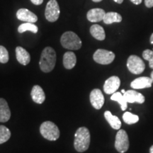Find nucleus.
Returning <instances> with one entry per match:
<instances>
[{
  "label": "nucleus",
  "mask_w": 153,
  "mask_h": 153,
  "mask_svg": "<svg viewBox=\"0 0 153 153\" xmlns=\"http://www.w3.org/2000/svg\"><path fill=\"white\" fill-rule=\"evenodd\" d=\"M93 59L96 62L101 65L111 64L115 59V54L111 51L98 49L94 53Z\"/></svg>",
  "instance_id": "obj_7"
},
{
  "label": "nucleus",
  "mask_w": 153,
  "mask_h": 153,
  "mask_svg": "<svg viewBox=\"0 0 153 153\" xmlns=\"http://www.w3.org/2000/svg\"><path fill=\"white\" fill-rule=\"evenodd\" d=\"M30 1L35 5H41L43 3V0H30Z\"/></svg>",
  "instance_id": "obj_29"
},
{
  "label": "nucleus",
  "mask_w": 153,
  "mask_h": 153,
  "mask_svg": "<svg viewBox=\"0 0 153 153\" xmlns=\"http://www.w3.org/2000/svg\"><path fill=\"white\" fill-rule=\"evenodd\" d=\"M60 10L56 0H49L45 10V19L49 22H55L60 16Z\"/></svg>",
  "instance_id": "obj_5"
},
{
  "label": "nucleus",
  "mask_w": 153,
  "mask_h": 153,
  "mask_svg": "<svg viewBox=\"0 0 153 153\" xmlns=\"http://www.w3.org/2000/svg\"><path fill=\"white\" fill-rule=\"evenodd\" d=\"M150 42L151 44H152V45H153V33H152V35H151V36H150Z\"/></svg>",
  "instance_id": "obj_32"
},
{
  "label": "nucleus",
  "mask_w": 153,
  "mask_h": 153,
  "mask_svg": "<svg viewBox=\"0 0 153 153\" xmlns=\"http://www.w3.org/2000/svg\"><path fill=\"white\" fill-rule=\"evenodd\" d=\"M123 97L128 103H138L143 104L145 102V98L141 93L134 90H128L123 94Z\"/></svg>",
  "instance_id": "obj_12"
},
{
  "label": "nucleus",
  "mask_w": 153,
  "mask_h": 153,
  "mask_svg": "<svg viewBox=\"0 0 153 153\" xmlns=\"http://www.w3.org/2000/svg\"><path fill=\"white\" fill-rule=\"evenodd\" d=\"M152 80L151 77L148 76H141L134 79L131 83V87L133 89H140L145 88H150L152 87Z\"/></svg>",
  "instance_id": "obj_13"
},
{
  "label": "nucleus",
  "mask_w": 153,
  "mask_h": 153,
  "mask_svg": "<svg viewBox=\"0 0 153 153\" xmlns=\"http://www.w3.org/2000/svg\"><path fill=\"white\" fill-rule=\"evenodd\" d=\"M16 17L19 20L28 23H36L38 21V17L34 13L27 9H20L17 11Z\"/></svg>",
  "instance_id": "obj_11"
},
{
  "label": "nucleus",
  "mask_w": 153,
  "mask_h": 153,
  "mask_svg": "<svg viewBox=\"0 0 153 153\" xmlns=\"http://www.w3.org/2000/svg\"><path fill=\"white\" fill-rule=\"evenodd\" d=\"M90 144V133L86 127H80L74 135V147L79 152H84L88 150Z\"/></svg>",
  "instance_id": "obj_2"
},
{
  "label": "nucleus",
  "mask_w": 153,
  "mask_h": 153,
  "mask_svg": "<svg viewBox=\"0 0 153 153\" xmlns=\"http://www.w3.org/2000/svg\"><path fill=\"white\" fill-rule=\"evenodd\" d=\"M145 4L148 8L153 7V0H145Z\"/></svg>",
  "instance_id": "obj_28"
},
{
  "label": "nucleus",
  "mask_w": 153,
  "mask_h": 153,
  "mask_svg": "<svg viewBox=\"0 0 153 153\" xmlns=\"http://www.w3.org/2000/svg\"><path fill=\"white\" fill-rule=\"evenodd\" d=\"M40 133L44 138L50 141L57 140L60 137V130L53 122L45 121L40 126Z\"/></svg>",
  "instance_id": "obj_4"
},
{
  "label": "nucleus",
  "mask_w": 153,
  "mask_h": 153,
  "mask_svg": "<svg viewBox=\"0 0 153 153\" xmlns=\"http://www.w3.org/2000/svg\"><path fill=\"white\" fill-rule=\"evenodd\" d=\"M123 119L126 123L132 125V124L136 123L138 122L139 117L137 115L131 114V112H126L123 115Z\"/></svg>",
  "instance_id": "obj_25"
},
{
  "label": "nucleus",
  "mask_w": 153,
  "mask_h": 153,
  "mask_svg": "<svg viewBox=\"0 0 153 153\" xmlns=\"http://www.w3.org/2000/svg\"><path fill=\"white\" fill-rule=\"evenodd\" d=\"M106 12L104 9L99 8L91 9L87 12V18L90 22H99L104 19Z\"/></svg>",
  "instance_id": "obj_14"
},
{
  "label": "nucleus",
  "mask_w": 153,
  "mask_h": 153,
  "mask_svg": "<svg viewBox=\"0 0 153 153\" xmlns=\"http://www.w3.org/2000/svg\"><path fill=\"white\" fill-rule=\"evenodd\" d=\"M90 33L95 39L98 41H104L106 38L104 29L98 24H94L90 28Z\"/></svg>",
  "instance_id": "obj_19"
},
{
  "label": "nucleus",
  "mask_w": 153,
  "mask_h": 153,
  "mask_svg": "<svg viewBox=\"0 0 153 153\" xmlns=\"http://www.w3.org/2000/svg\"><path fill=\"white\" fill-rule=\"evenodd\" d=\"M115 148L120 153H124L129 148V140L128 134L124 130H119L116 134Z\"/></svg>",
  "instance_id": "obj_8"
},
{
  "label": "nucleus",
  "mask_w": 153,
  "mask_h": 153,
  "mask_svg": "<svg viewBox=\"0 0 153 153\" xmlns=\"http://www.w3.org/2000/svg\"><path fill=\"white\" fill-rule=\"evenodd\" d=\"M94 2H100L102 0H92Z\"/></svg>",
  "instance_id": "obj_34"
},
{
  "label": "nucleus",
  "mask_w": 153,
  "mask_h": 153,
  "mask_svg": "<svg viewBox=\"0 0 153 153\" xmlns=\"http://www.w3.org/2000/svg\"><path fill=\"white\" fill-rule=\"evenodd\" d=\"M16 56L18 62L23 65H27L30 61L29 53L24 48L18 46L16 48Z\"/></svg>",
  "instance_id": "obj_17"
},
{
  "label": "nucleus",
  "mask_w": 153,
  "mask_h": 153,
  "mask_svg": "<svg viewBox=\"0 0 153 153\" xmlns=\"http://www.w3.org/2000/svg\"><path fill=\"white\" fill-rule=\"evenodd\" d=\"M11 118V111L7 101L4 99L0 98V122L5 123Z\"/></svg>",
  "instance_id": "obj_15"
},
{
  "label": "nucleus",
  "mask_w": 153,
  "mask_h": 153,
  "mask_svg": "<svg viewBox=\"0 0 153 153\" xmlns=\"http://www.w3.org/2000/svg\"><path fill=\"white\" fill-rule=\"evenodd\" d=\"M130 1H131L132 3H133L134 4L138 5V4H141L143 0H130Z\"/></svg>",
  "instance_id": "obj_30"
},
{
  "label": "nucleus",
  "mask_w": 153,
  "mask_h": 153,
  "mask_svg": "<svg viewBox=\"0 0 153 153\" xmlns=\"http://www.w3.org/2000/svg\"><path fill=\"white\" fill-rule=\"evenodd\" d=\"M60 43L63 48L72 51L80 49L82 45L79 36L72 31H67L63 33L61 36Z\"/></svg>",
  "instance_id": "obj_3"
},
{
  "label": "nucleus",
  "mask_w": 153,
  "mask_h": 153,
  "mask_svg": "<svg viewBox=\"0 0 153 153\" xmlns=\"http://www.w3.org/2000/svg\"><path fill=\"white\" fill-rule=\"evenodd\" d=\"M120 85V80L117 76H112L106 80L104 85V91L107 94H113L116 92Z\"/></svg>",
  "instance_id": "obj_9"
},
{
  "label": "nucleus",
  "mask_w": 153,
  "mask_h": 153,
  "mask_svg": "<svg viewBox=\"0 0 153 153\" xmlns=\"http://www.w3.org/2000/svg\"><path fill=\"white\" fill-rule=\"evenodd\" d=\"M38 30V26H36L33 23H24V24H21L18 28V31L20 33H23L26 31H31L33 33H37Z\"/></svg>",
  "instance_id": "obj_22"
},
{
  "label": "nucleus",
  "mask_w": 153,
  "mask_h": 153,
  "mask_svg": "<svg viewBox=\"0 0 153 153\" xmlns=\"http://www.w3.org/2000/svg\"><path fill=\"white\" fill-rule=\"evenodd\" d=\"M56 63V53L51 47H46L42 51L39 65L43 72H51L54 69Z\"/></svg>",
  "instance_id": "obj_1"
},
{
  "label": "nucleus",
  "mask_w": 153,
  "mask_h": 153,
  "mask_svg": "<svg viewBox=\"0 0 153 153\" xmlns=\"http://www.w3.org/2000/svg\"><path fill=\"white\" fill-rule=\"evenodd\" d=\"M90 102L94 108L99 110L104 104V97L100 89H94L90 93Z\"/></svg>",
  "instance_id": "obj_10"
},
{
  "label": "nucleus",
  "mask_w": 153,
  "mask_h": 153,
  "mask_svg": "<svg viewBox=\"0 0 153 153\" xmlns=\"http://www.w3.org/2000/svg\"><path fill=\"white\" fill-rule=\"evenodd\" d=\"M127 68L131 73L140 74L144 71L145 65L140 57L133 55L128 58Z\"/></svg>",
  "instance_id": "obj_6"
},
{
  "label": "nucleus",
  "mask_w": 153,
  "mask_h": 153,
  "mask_svg": "<svg viewBox=\"0 0 153 153\" xmlns=\"http://www.w3.org/2000/svg\"><path fill=\"white\" fill-rule=\"evenodd\" d=\"M104 23L106 24H111L113 23H120L122 21V16L117 12L106 13L104 17Z\"/></svg>",
  "instance_id": "obj_21"
},
{
  "label": "nucleus",
  "mask_w": 153,
  "mask_h": 153,
  "mask_svg": "<svg viewBox=\"0 0 153 153\" xmlns=\"http://www.w3.org/2000/svg\"><path fill=\"white\" fill-rule=\"evenodd\" d=\"M114 1H115V2H116L118 4H122L123 3V0H114Z\"/></svg>",
  "instance_id": "obj_31"
},
{
  "label": "nucleus",
  "mask_w": 153,
  "mask_h": 153,
  "mask_svg": "<svg viewBox=\"0 0 153 153\" xmlns=\"http://www.w3.org/2000/svg\"><path fill=\"white\" fill-rule=\"evenodd\" d=\"M76 57L75 54L72 51H68L63 55V65L67 70H71L75 66Z\"/></svg>",
  "instance_id": "obj_18"
},
{
  "label": "nucleus",
  "mask_w": 153,
  "mask_h": 153,
  "mask_svg": "<svg viewBox=\"0 0 153 153\" xmlns=\"http://www.w3.org/2000/svg\"><path fill=\"white\" fill-rule=\"evenodd\" d=\"M104 117L106 120L111 126V128L115 130H119L121 127V122L117 116H114L109 111H106L104 113Z\"/></svg>",
  "instance_id": "obj_20"
},
{
  "label": "nucleus",
  "mask_w": 153,
  "mask_h": 153,
  "mask_svg": "<svg viewBox=\"0 0 153 153\" xmlns=\"http://www.w3.org/2000/svg\"><path fill=\"white\" fill-rule=\"evenodd\" d=\"M143 57L145 60L149 61V66L153 69V51L147 49L143 51Z\"/></svg>",
  "instance_id": "obj_26"
},
{
  "label": "nucleus",
  "mask_w": 153,
  "mask_h": 153,
  "mask_svg": "<svg viewBox=\"0 0 153 153\" xmlns=\"http://www.w3.org/2000/svg\"><path fill=\"white\" fill-rule=\"evenodd\" d=\"M150 153H153V145L150 147Z\"/></svg>",
  "instance_id": "obj_33"
},
{
  "label": "nucleus",
  "mask_w": 153,
  "mask_h": 153,
  "mask_svg": "<svg viewBox=\"0 0 153 153\" xmlns=\"http://www.w3.org/2000/svg\"><path fill=\"white\" fill-rule=\"evenodd\" d=\"M30 96L34 102L41 104L45 100V94L43 89L39 85H35L32 89Z\"/></svg>",
  "instance_id": "obj_16"
},
{
  "label": "nucleus",
  "mask_w": 153,
  "mask_h": 153,
  "mask_svg": "<svg viewBox=\"0 0 153 153\" xmlns=\"http://www.w3.org/2000/svg\"><path fill=\"white\" fill-rule=\"evenodd\" d=\"M151 79H152V82H153V71L151 72Z\"/></svg>",
  "instance_id": "obj_35"
},
{
  "label": "nucleus",
  "mask_w": 153,
  "mask_h": 153,
  "mask_svg": "<svg viewBox=\"0 0 153 153\" xmlns=\"http://www.w3.org/2000/svg\"><path fill=\"white\" fill-rule=\"evenodd\" d=\"M9 53L5 47L0 45V62L5 64L9 61Z\"/></svg>",
  "instance_id": "obj_27"
},
{
  "label": "nucleus",
  "mask_w": 153,
  "mask_h": 153,
  "mask_svg": "<svg viewBox=\"0 0 153 153\" xmlns=\"http://www.w3.org/2000/svg\"><path fill=\"white\" fill-rule=\"evenodd\" d=\"M120 92H121V93H122V94H123L126 92V91H125V90H124V89H122V90H121V91H120Z\"/></svg>",
  "instance_id": "obj_36"
},
{
  "label": "nucleus",
  "mask_w": 153,
  "mask_h": 153,
  "mask_svg": "<svg viewBox=\"0 0 153 153\" xmlns=\"http://www.w3.org/2000/svg\"><path fill=\"white\" fill-rule=\"evenodd\" d=\"M111 99L113 101H117L118 104L120 105V108H121L122 111H125L127 108L128 106V102L124 98L123 94L121 92H115L112 94Z\"/></svg>",
  "instance_id": "obj_23"
},
{
  "label": "nucleus",
  "mask_w": 153,
  "mask_h": 153,
  "mask_svg": "<svg viewBox=\"0 0 153 153\" xmlns=\"http://www.w3.org/2000/svg\"><path fill=\"white\" fill-rule=\"evenodd\" d=\"M11 137V131L4 126H0V145L8 141Z\"/></svg>",
  "instance_id": "obj_24"
}]
</instances>
